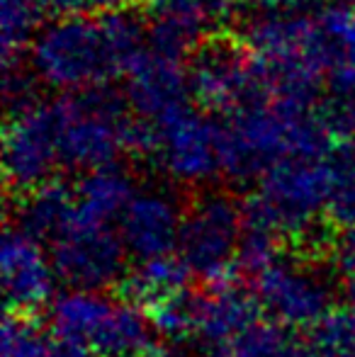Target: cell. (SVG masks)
<instances>
[{
  "label": "cell",
  "instance_id": "cell-1",
  "mask_svg": "<svg viewBox=\"0 0 355 357\" xmlns=\"http://www.w3.org/2000/svg\"><path fill=\"white\" fill-rule=\"evenodd\" d=\"M146 39L149 29L129 8L56 17L29 47V68L47 88L81 93L127 75Z\"/></svg>",
  "mask_w": 355,
  "mask_h": 357
},
{
  "label": "cell",
  "instance_id": "cell-2",
  "mask_svg": "<svg viewBox=\"0 0 355 357\" xmlns=\"http://www.w3.org/2000/svg\"><path fill=\"white\" fill-rule=\"evenodd\" d=\"M331 142L314 107L280 100L248 105L219 124L222 173L246 183L282 160L324 158L331 153Z\"/></svg>",
  "mask_w": 355,
  "mask_h": 357
},
{
  "label": "cell",
  "instance_id": "cell-3",
  "mask_svg": "<svg viewBox=\"0 0 355 357\" xmlns=\"http://www.w3.org/2000/svg\"><path fill=\"white\" fill-rule=\"evenodd\" d=\"M52 105L59 160L63 168L90 170L117 163L124 151L149 153L151 127L129 114V102L107 85L66 93Z\"/></svg>",
  "mask_w": 355,
  "mask_h": 357
},
{
  "label": "cell",
  "instance_id": "cell-4",
  "mask_svg": "<svg viewBox=\"0 0 355 357\" xmlns=\"http://www.w3.org/2000/svg\"><path fill=\"white\" fill-rule=\"evenodd\" d=\"M49 328L88 348L93 357H151L156 328L149 314L129 299L103 291L68 289L49 306Z\"/></svg>",
  "mask_w": 355,
  "mask_h": 357
},
{
  "label": "cell",
  "instance_id": "cell-5",
  "mask_svg": "<svg viewBox=\"0 0 355 357\" xmlns=\"http://www.w3.org/2000/svg\"><path fill=\"white\" fill-rule=\"evenodd\" d=\"M331 197V160L289 158L258 178V188L243 202L246 224L273 234L275 238H297L307 234Z\"/></svg>",
  "mask_w": 355,
  "mask_h": 357
},
{
  "label": "cell",
  "instance_id": "cell-6",
  "mask_svg": "<svg viewBox=\"0 0 355 357\" xmlns=\"http://www.w3.org/2000/svg\"><path fill=\"white\" fill-rule=\"evenodd\" d=\"M114 224L117 221L88 209L76 195L68 221L47 245L59 282L68 289L105 291L124 278L129 253Z\"/></svg>",
  "mask_w": 355,
  "mask_h": 357
},
{
  "label": "cell",
  "instance_id": "cell-7",
  "mask_svg": "<svg viewBox=\"0 0 355 357\" xmlns=\"http://www.w3.org/2000/svg\"><path fill=\"white\" fill-rule=\"evenodd\" d=\"M188 80L197 107L224 117L270 100L256 56L229 34H209L190 54Z\"/></svg>",
  "mask_w": 355,
  "mask_h": 357
},
{
  "label": "cell",
  "instance_id": "cell-8",
  "mask_svg": "<svg viewBox=\"0 0 355 357\" xmlns=\"http://www.w3.org/2000/svg\"><path fill=\"white\" fill-rule=\"evenodd\" d=\"M243 229V204L222 192L204 195L183 214L176 255L192 278L207 284L222 282L239 268Z\"/></svg>",
  "mask_w": 355,
  "mask_h": 357
},
{
  "label": "cell",
  "instance_id": "cell-9",
  "mask_svg": "<svg viewBox=\"0 0 355 357\" xmlns=\"http://www.w3.org/2000/svg\"><path fill=\"white\" fill-rule=\"evenodd\" d=\"M149 127V153L178 185H204L222 173L219 124L204 117V109L185 105Z\"/></svg>",
  "mask_w": 355,
  "mask_h": 357
},
{
  "label": "cell",
  "instance_id": "cell-10",
  "mask_svg": "<svg viewBox=\"0 0 355 357\" xmlns=\"http://www.w3.org/2000/svg\"><path fill=\"white\" fill-rule=\"evenodd\" d=\"M263 316L285 328H312L331 311V287L304 260L275 258L253 280Z\"/></svg>",
  "mask_w": 355,
  "mask_h": 357
},
{
  "label": "cell",
  "instance_id": "cell-11",
  "mask_svg": "<svg viewBox=\"0 0 355 357\" xmlns=\"http://www.w3.org/2000/svg\"><path fill=\"white\" fill-rule=\"evenodd\" d=\"M61 165L54 134L52 105L42 100L8 114L3 137V170L15 192H29L49 183Z\"/></svg>",
  "mask_w": 355,
  "mask_h": 357
},
{
  "label": "cell",
  "instance_id": "cell-12",
  "mask_svg": "<svg viewBox=\"0 0 355 357\" xmlns=\"http://www.w3.org/2000/svg\"><path fill=\"white\" fill-rule=\"evenodd\" d=\"M3 294L15 314H32L54 296L59 282L56 268L49 248L22 231L10 226L3 236Z\"/></svg>",
  "mask_w": 355,
  "mask_h": 357
},
{
  "label": "cell",
  "instance_id": "cell-13",
  "mask_svg": "<svg viewBox=\"0 0 355 357\" xmlns=\"http://www.w3.org/2000/svg\"><path fill=\"white\" fill-rule=\"evenodd\" d=\"M183 214L178 199L166 190L139 188L117 219L127 253L132 258L153 260L173 255L178 248Z\"/></svg>",
  "mask_w": 355,
  "mask_h": 357
},
{
  "label": "cell",
  "instance_id": "cell-14",
  "mask_svg": "<svg viewBox=\"0 0 355 357\" xmlns=\"http://www.w3.org/2000/svg\"><path fill=\"white\" fill-rule=\"evenodd\" d=\"M124 78H127L124 98L129 107L139 119L149 124L190 105L188 100L192 98L188 68L178 59L158 54L153 49L144 52Z\"/></svg>",
  "mask_w": 355,
  "mask_h": 357
},
{
  "label": "cell",
  "instance_id": "cell-15",
  "mask_svg": "<svg viewBox=\"0 0 355 357\" xmlns=\"http://www.w3.org/2000/svg\"><path fill=\"white\" fill-rule=\"evenodd\" d=\"M263 319L253 289L234 282V278L222 280L207 287L204 294L197 296V319H195V335L199 348H214L227 340L236 338L246 328Z\"/></svg>",
  "mask_w": 355,
  "mask_h": 357
},
{
  "label": "cell",
  "instance_id": "cell-16",
  "mask_svg": "<svg viewBox=\"0 0 355 357\" xmlns=\"http://www.w3.org/2000/svg\"><path fill=\"white\" fill-rule=\"evenodd\" d=\"M319 42H322L324 78L331 95L355 98V5L338 3L319 10Z\"/></svg>",
  "mask_w": 355,
  "mask_h": 357
},
{
  "label": "cell",
  "instance_id": "cell-17",
  "mask_svg": "<svg viewBox=\"0 0 355 357\" xmlns=\"http://www.w3.org/2000/svg\"><path fill=\"white\" fill-rule=\"evenodd\" d=\"M73 207H76V188H68L59 178L24 192L17 204V226L49 245L54 236L63 229Z\"/></svg>",
  "mask_w": 355,
  "mask_h": 357
},
{
  "label": "cell",
  "instance_id": "cell-18",
  "mask_svg": "<svg viewBox=\"0 0 355 357\" xmlns=\"http://www.w3.org/2000/svg\"><path fill=\"white\" fill-rule=\"evenodd\" d=\"M192 275L183 265L178 255H163V258L142 260L137 270L122 280L124 296L142 306L144 311H151L153 306L173 299V296L188 291V282Z\"/></svg>",
  "mask_w": 355,
  "mask_h": 357
},
{
  "label": "cell",
  "instance_id": "cell-19",
  "mask_svg": "<svg viewBox=\"0 0 355 357\" xmlns=\"http://www.w3.org/2000/svg\"><path fill=\"white\" fill-rule=\"evenodd\" d=\"M137 190L139 188L134 185V178L117 163L90 170L76 185L78 199L88 209L107 216V219H119V214L124 212Z\"/></svg>",
  "mask_w": 355,
  "mask_h": 357
},
{
  "label": "cell",
  "instance_id": "cell-20",
  "mask_svg": "<svg viewBox=\"0 0 355 357\" xmlns=\"http://www.w3.org/2000/svg\"><path fill=\"white\" fill-rule=\"evenodd\" d=\"M42 3L39 0H0V44L3 63L20 61L29 52L42 29Z\"/></svg>",
  "mask_w": 355,
  "mask_h": 357
},
{
  "label": "cell",
  "instance_id": "cell-21",
  "mask_svg": "<svg viewBox=\"0 0 355 357\" xmlns=\"http://www.w3.org/2000/svg\"><path fill=\"white\" fill-rule=\"evenodd\" d=\"M297 357H355V311H328L307 328Z\"/></svg>",
  "mask_w": 355,
  "mask_h": 357
},
{
  "label": "cell",
  "instance_id": "cell-22",
  "mask_svg": "<svg viewBox=\"0 0 355 357\" xmlns=\"http://www.w3.org/2000/svg\"><path fill=\"white\" fill-rule=\"evenodd\" d=\"M331 197L328 216L338 226H355V142L341 144L331 155Z\"/></svg>",
  "mask_w": 355,
  "mask_h": 357
},
{
  "label": "cell",
  "instance_id": "cell-23",
  "mask_svg": "<svg viewBox=\"0 0 355 357\" xmlns=\"http://www.w3.org/2000/svg\"><path fill=\"white\" fill-rule=\"evenodd\" d=\"M52 331L29 314H10L3 324L0 357H47Z\"/></svg>",
  "mask_w": 355,
  "mask_h": 357
},
{
  "label": "cell",
  "instance_id": "cell-24",
  "mask_svg": "<svg viewBox=\"0 0 355 357\" xmlns=\"http://www.w3.org/2000/svg\"><path fill=\"white\" fill-rule=\"evenodd\" d=\"M139 5L146 13L149 22L151 20H176V22L197 24L207 32L209 27H214L209 0H139Z\"/></svg>",
  "mask_w": 355,
  "mask_h": 357
},
{
  "label": "cell",
  "instance_id": "cell-25",
  "mask_svg": "<svg viewBox=\"0 0 355 357\" xmlns=\"http://www.w3.org/2000/svg\"><path fill=\"white\" fill-rule=\"evenodd\" d=\"M5 73H3V98H5V107L10 112H17V109L27 107V105L37 102V75L32 73V68H22L20 61L15 63H3Z\"/></svg>",
  "mask_w": 355,
  "mask_h": 357
},
{
  "label": "cell",
  "instance_id": "cell-26",
  "mask_svg": "<svg viewBox=\"0 0 355 357\" xmlns=\"http://www.w3.org/2000/svg\"><path fill=\"white\" fill-rule=\"evenodd\" d=\"M333 268L341 278L343 294H346L351 311H355V226L341 231L336 245H333Z\"/></svg>",
  "mask_w": 355,
  "mask_h": 357
},
{
  "label": "cell",
  "instance_id": "cell-27",
  "mask_svg": "<svg viewBox=\"0 0 355 357\" xmlns=\"http://www.w3.org/2000/svg\"><path fill=\"white\" fill-rule=\"evenodd\" d=\"M47 13L56 17H71V15H105L114 10H124L134 0H39Z\"/></svg>",
  "mask_w": 355,
  "mask_h": 357
},
{
  "label": "cell",
  "instance_id": "cell-28",
  "mask_svg": "<svg viewBox=\"0 0 355 357\" xmlns=\"http://www.w3.org/2000/svg\"><path fill=\"white\" fill-rule=\"evenodd\" d=\"M52 331V328H49ZM47 357H93L88 348H83L81 343L71 338H63V335L54 333L52 331V338H49V350Z\"/></svg>",
  "mask_w": 355,
  "mask_h": 357
},
{
  "label": "cell",
  "instance_id": "cell-29",
  "mask_svg": "<svg viewBox=\"0 0 355 357\" xmlns=\"http://www.w3.org/2000/svg\"><path fill=\"white\" fill-rule=\"evenodd\" d=\"M261 10H287V13H297L299 8L309 5L312 0H253Z\"/></svg>",
  "mask_w": 355,
  "mask_h": 357
},
{
  "label": "cell",
  "instance_id": "cell-30",
  "mask_svg": "<svg viewBox=\"0 0 355 357\" xmlns=\"http://www.w3.org/2000/svg\"><path fill=\"white\" fill-rule=\"evenodd\" d=\"M343 3H353V0H343Z\"/></svg>",
  "mask_w": 355,
  "mask_h": 357
}]
</instances>
